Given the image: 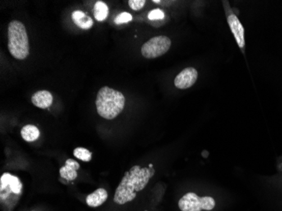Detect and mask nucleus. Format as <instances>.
Listing matches in <instances>:
<instances>
[{
    "label": "nucleus",
    "instance_id": "obj_17",
    "mask_svg": "<svg viewBox=\"0 0 282 211\" xmlns=\"http://www.w3.org/2000/svg\"><path fill=\"white\" fill-rule=\"evenodd\" d=\"M164 16H165V14H164L162 10H160V9H156V10H151V12L149 13L148 18L150 20H161V19H163Z\"/></svg>",
    "mask_w": 282,
    "mask_h": 211
},
{
    "label": "nucleus",
    "instance_id": "obj_8",
    "mask_svg": "<svg viewBox=\"0 0 282 211\" xmlns=\"http://www.w3.org/2000/svg\"><path fill=\"white\" fill-rule=\"evenodd\" d=\"M1 192L9 189V191L14 194H19L22 189V184L20 179L16 176H12L10 173H4L1 176Z\"/></svg>",
    "mask_w": 282,
    "mask_h": 211
},
{
    "label": "nucleus",
    "instance_id": "obj_9",
    "mask_svg": "<svg viewBox=\"0 0 282 211\" xmlns=\"http://www.w3.org/2000/svg\"><path fill=\"white\" fill-rule=\"evenodd\" d=\"M53 102V97L51 94V92L48 91H38L33 95L32 97V102L36 107L46 109L52 104Z\"/></svg>",
    "mask_w": 282,
    "mask_h": 211
},
{
    "label": "nucleus",
    "instance_id": "obj_10",
    "mask_svg": "<svg viewBox=\"0 0 282 211\" xmlns=\"http://www.w3.org/2000/svg\"><path fill=\"white\" fill-rule=\"evenodd\" d=\"M79 169V164L76 161L73 159H68L65 162V167H61L60 170V176L67 181H73L76 178L78 174L77 170Z\"/></svg>",
    "mask_w": 282,
    "mask_h": 211
},
{
    "label": "nucleus",
    "instance_id": "obj_13",
    "mask_svg": "<svg viewBox=\"0 0 282 211\" xmlns=\"http://www.w3.org/2000/svg\"><path fill=\"white\" fill-rule=\"evenodd\" d=\"M21 136L25 141L33 142L37 140L40 136L39 129L34 125H29L23 127L21 129Z\"/></svg>",
    "mask_w": 282,
    "mask_h": 211
},
{
    "label": "nucleus",
    "instance_id": "obj_11",
    "mask_svg": "<svg viewBox=\"0 0 282 211\" xmlns=\"http://www.w3.org/2000/svg\"><path fill=\"white\" fill-rule=\"evenodd\" d=\"M72 20L78 27L81 28L83 30H89L93 26V20L89 15L81 10H75L72 13Z\"/></svg>",
    "mask_w": 282,
    "mask_h": 211
},
{
    "label": "nucleus",
    "instance_id": "obj_15",
    "mask_svg": "<svg viewBox=\"0 0 282 211\" xmlns=\"http://www.w3.org/2000/svg\"><path fill=\"white\" fill-rule=\"evenodd\" d=\"M74 156L76 157L77 159L88 162L92 160V153L86 148L78 147L76 149H74Z\"/></svg>",
    "mask_w": 282,
    "mask_h": 211
},
{
    "label": "nucleus",
    "instance_id": "obj_18",
    "mask_svg": "<svg viewBox=\"0 0 282 211\" xmlns=\"http://www.w3.org/2000/svg\"><path fill=\"white\" fill-rule=\"evenodd\" d=\"M129 7L133 10H139L146 5V0H129Z\"/></svg>",
    "mask_w": 282,
    "mask_h": 211
},
{
    "label": "nucleus",
    "instance_id": "obj_16",
    "mask_svg": "<svg viewBox=\"0 0 282 211\" xmlns=\"http://www.w3.org/2000/svg\"><path fill=\"white\" fill-rule=\"evenodd\" d=\"M132 15L128 12H123L121 14H119L115 20H114V22L116 23L117 25H120V24H124V23H128L129 21H131Z\"/></svg>",
    "mask_w": 282,
    "mask_h": 211
},
{
    "label": "nucleus",
    "instance_id": "obj_6",
    "mask_svg": "<svg viewBox=\"0 0 282 211\" xmlns=\"http://www.w3.org/2000/svg\"><path fill=\"white\" fill-rule=\"evenodd\" d=\"M197 79H198V71L194 68H186L182 70L174 79V85L178 89H188L195 84Z\"/></svg>",
    "mask_w": 282,
    "mask_h": 211
},
{
    "label": "nucleus",
    "instance_id": "obj_12",
    "mask_svg": "<svg viewBox=\"0 0 282 211\" xmlns=\"http://www.w3.org/2000/svg\"><path fill=\"white\" fill-rule=\"evenodd\" d=\"M107 199V192L104 189H98L87 197V204L90 207L101 206Z\"/></svg>",
    "mask_w": 282,
    "mask_h": 211
},
{
    "label": "nucleus",
    "instance_id": "obj_5",
    "mask_svg": "<svg viewBox=\"0 0 282 211\" xmlns=\"http://www.w3.org/2000/svg\"><path fill=\"white\" fill-rule=\"evenodd\" d=\"M172 42L166 36H157L151 38L141 47V54L148 59L161 57L168 52Z\"/></svg>",
    "mask_w": 282,
    "mask_h": 211
},
{
    "label": "nucleus",
    "instance_id": "obj_3",
    "mask_svg": "<svg viewBox=\"0 0 282 211\" xmlns=\"http://www.w3.org/2000/svg\"><path fill=\"white\" fill-rule=\"evenodd\" d=\"M8 48L12 57L24 60L30 53V46L25 25L19 20H13L8 26Z\"/></svg>",
    "mask_w": 282,
    "mask_h": 211
},
{
    "label": "nucleus",
    "instance_id": "obj_19",
    "mask_svg": "<svg viewBox=\"0 0 282 211\" xmlns=\"http://www.w3.org/2000/svg\"><path fill=\"white\" fill-rule=\"evenodd\" d=\"M154 2L157 3V4H158V3L161 2V1H154Z\"/></svg>",
    "mask_w": 282,
    "mask_h": 211
},
{
    "label": "nucleus",
    "instance_id": "obj_1",
    "mask_svg": "<svg viewBox=\"0 0 282 211\" xmlns=\"http://www.w3.org/2000/svg\"><path fill=\"white\" fill-rule=\"evenodd\" d=\"M155 170L152 167H140L134 166L126 171L121 183L117 188L114 200L116 204H127L135 199L137 192L142 191L154 176Z\"/></svg>",
    "mask_w": 282,
    "mask_h": 211
},
{
    "label": "nucleus",
    "instance_id": "obj_14",
    "mask_svg": "<svg viewBox=\"0 0 282 211\" xmlns=\"http://www.w3.org/2000/svg\"><path fill=\"white\" fill-rule=\"evenodd\" d=\"M95 19L98 21H103L108 16L109 10L107 5L102 1H97L94 5Z\"/></svg>",
    "mask_w": 282,
    "mask_h": 211
},
{
    "label": "nucleus",
    "instance_id": "obj_2",
    "mask_svg": "<svg viewBox=\"0 0 282 211\" xmlns=\"http://www.w3.org/2000/svg\"><path fill=\"white\" fill-rule=\"evenodd\" d=\"M97 112L105 119L111 120L119 116L125 106V97L121 92L104 86L99 89L96 100Z\"/></svg>",
    "mask_w": 282,
    "mask_h": 211
},
{
    "label": "nucleus",
    "instance_id": "obj_4",
    "mask_svg": "<svg viewBox=\"0 0 282 211\" xmlns=\"http://www.w3.org/2000/svg\"><path fill=\"white\" fill-rule=\"evenodd\" d=\"M178 206L182 211L212 210L215 201L211 197H199L194 193H188L181 198Z\"/></svg>",
    "mask_w": 282,
    "mask_h": 211
},
{
    "label": "nucleus",
    "instance_id": "obj_7",
    "mask_svg": "<svg viewBox=\"0 0 282 211\" xmlns=\"http://www.w3.org/2000/svg\"><path fill=\"white\" fill-rule=\"evenodd\" d=\"M228 22L230 26L231 31L233 33L236 42L238 47L243 49L245 46V38H244V28L242 25L240 20L235 15H230L228 17Z\"/></svg>",
    "mask_w": 282,
    "mask_h": 211
}]
</instances>
